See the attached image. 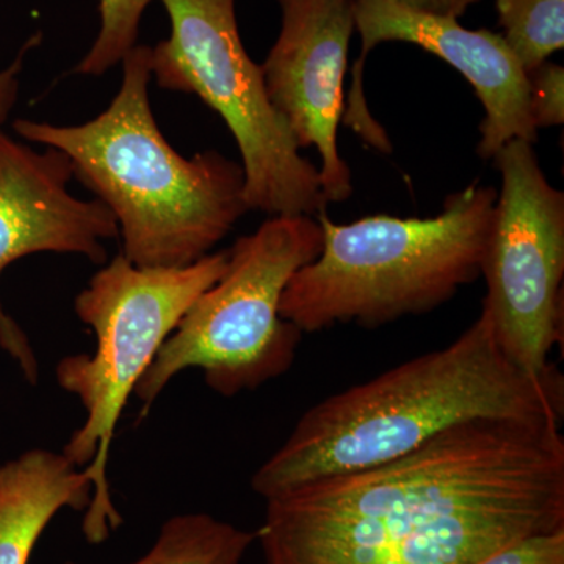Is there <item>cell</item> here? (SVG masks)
Segmentation results:
<instances>
[{
  "label": "cell",
  "instance_id": "4fadbf2b",
  "mask_svg": "<svg viewBox=\"0 0 564 564\" xmlns=\"http://www.w3.org/2000/svg\"><path fill=\"white\" fill-rule=\"evenodd\" d=\"M256 540L258 533L212 514H174L163 522L150 551L128 564H242Z\"/></svg>",
  "mask_w": 564,
  "mask_h": 564
},
{
  "label": "cell",
  "instance_id": "8992f818",
  "mask_svg": "<svg viewBox=\"0 0 564 564\" xmlns=\"http://www.w3.org/2000/svg\"><path fill=\"white\" fill-rule=\"evenodd\" d=\"M322 243L321 223L310 215H274L239 237L220 280L195 300L137 384L140 419L187 369L202 370L223 397L256 391L288 372L303 333L281 317L282 293Z\"/></svg>",
  "mask_w": 564,
  "mask_h": 564
},
{
  "label": "cell",
  "instance_id": "7a4b0ae2",
  "mask_svg": "<svg viewBox=\"0 0 564 564\" xmlns=\"http://www.w3.org/2000/svg\"><path fill=\"white\" fill-rule=\"evenodd\" d=\"M563 415L558 367L543 377L519 369L505 355L484 310L447 347L310 408L252 475L251 488L269 500L318 478L400 458L463 423H562Z\"/></svg>",
  "mask_w": 564,
  "mask_h": 564
},
{
  "label": "cell",
  "instance_id": "5b68a950",
  "mask_svg": "<svg viewBox=\"0 0 564 564\" xmlns=\"http://www.w3.org/2000/svg\"><path fill=\"white\" fill-rule=\"evenodd\" d=\"M226 263L228 251H220L187 267L143 269L121 252L104 263L74 300L77 317L95 333L96 350L65 356L55 377L87 414L62 454L91 481L82 521L90 544L109 540L122 524L107 466L129 397L195 300L220 280Z\"/></svg>",
  "mask_w": 564,
  "mask_h": 564
},
{
  "label": "cell",
  "instance_id": "ba28073f",
  "mask_svg": "<svg viewBox=\"0 0 564 564\" xmlns=\"http://www.w3.org/2000/svg\"><path fill=\"white\" fill-rule=\"evenodd\" d=\"M502 177L481 276L484 310L505 355L533 377L563 339L564 195L533 143L511 140L492 158Z\"/></svg>",
  "mask_w": 564,
  "mask_h": 564
},
{
  "label": "cell",
  "instance_id": "ac0fdd59",
  "mask_svg": "<svg viewBox=\"0 0 564 564\" xmlns=\"http://www.w3.org/2000/svg\"><path fill=\"white\" fill-rule=\"evenodd\" d=\"M41 40H43V35L40 32L32 35L22 44L17 57L6 68L0 69V129L9 121L14 107L20 101L21 77L25 61L32 50L40 46Z\"/></svg>",
  "mask_w": 564,
  "mask_h": 564
},
{
  "label": "cell",
  "instance_id": "5bb4252c",
  "mask_svg": "<svg viewBox=\"0 0 564 564\" xmlns=\"http://www.w3.org/2000/svg\"><path fill=\"white\" fill-rule=\"evenodd\" d=\"M503 40L530 73L564 47V0H497Z\"/></svg>",
  "mask_w": 564,
  "mask_h": 564
},
{
  "label": "cell",
  "instance_id": "e0dca14e",
  "mask_svg": "<svg viewBox=\"0 0 564 564\" xmlns=\"http://www.w3.org/2000/svg\"><path fill=\"white\" fill-rule=\"evenodd\" d=\"M478 564H564V529L525 538Z\"/></svg>",
  "mask_w": 564,
  "mask_h": 564
},
{
  "label": "cell",
  "instance_id": "277c9868",
  "mask_svg": "<svg viewBox=\"0 0 564 564\" xmlns=\"http://www.w3.org/2000/svg\"><path fill=\"white\" fill-rule=\"evenodd\" d=\"M499 192L470 184L432 218L317 215L322 251L293 274L280 314L302 333L336 325L378 328L422 315L481 276Z\"/></svg>",
  "mask_w": 564,
  "mask_h": 564
},
{
  "label": "cell",
  "instance_id": "2e32d148",
  "mask_svg": "<svg viewBox=\"0 0 564 564\" xmlns=\"http://www.w3.org/2000/svg\"><path fill=\"white\" fill-rule=\"evenodd\" d=\"M529 106L534 128H556L564 124V69L545 62L530 73Z\"/></svg>",
  "mask_w": 564,
  "mask_h": 564
},
{
  "label": "cell",
  "instance_id": "7c38bea8",
  "mask_svg": "<svg viewBox=\"0 0 564 564\" xmlns=\"http://www.w3.org/2000/svg\"><path fill=\"white\" fill-rule=\"evenodd\" d=\"M91 481L62 452L31 448L0 464V564H29L63 508L87 510Z\"/></svg>",
  "mask_w": 564,
  "mask_h": 564
},
{
  "label": "cell",
  "instance_id": "d6986e66",
  "mask_svg": "<svg viewBox=\"0 0 564 564\" xmlns=\"http://www.w3.org/2000/svg\"><path fill=\"white\" fill-rule=\"evenodd\" d=\"M410 9L423 13L441 14V17L459 18L478 0H395Z\"/></svg>",
  "mask_w": 564,
  "mask_h": 564
},
{
  "label": "cell",
  "instance_id": "52a82bcc",
  "mask_svg": "<svg viewBox=\"0 0 564 564\" xmlns=\"http://www.w3.org/2000/svg\"><path fill=\"white\" fill-rule=\"evenodd\" d=\"M169 39L151 46V73L162 90L195 95L236 140L248 209L274 215L326 210L318 166L307 161L267 96L261 65L247 50L237 0H159Z\"/></svg>",
  "mask_w": 564,
  "mask_h": 564
},
{
  "label": "cell",
  "instance_id": "9c48e42d",
  "mask_svg": "<svg viewBox=\"0 0 564 564\" xmlns=\"http://www.w3.org/2000/svg\"><path fill=\"white\" fill-rule=\"evenodd\" d=\"M355 29L361 36V55L352 66L350 90L345 95L343 122L373 150L389 154L392 143L367 104L364 63L381 43L402 41L443 58L473 85L485 117L477 152L491 161L511 140H538L529 106V79L521 63L499 33L463 28L458 18L423 13L395 0H352Z\"/></svg>",
  "mask_w": 564,
  "mask_h": 564
},
{
  "label": "cell",
  "instance_id": "3957f363",
  "mask_svg": "<svg viewBox=\"0 0 564 564\" xmlns=\"http://www.w3.org/2000/svg\"><path fill=\"white\" fill-rule=\"evenodd\" d=\"M120 90L82 124L13 122L29 143L68 158L74 177L117 220L122 254L143 269L192 265L250 212L242 165L209 150L184 158L163 135L150 101L151 46L121 63Z\"/></svg>",
  "mask_w": 564,
  "mask_h": 564
},
{
  "label": "cell",
  "instance_id": "6da1fadb",
  "mask_svg": "<svg viewBox=\"0 0 564 564\" xmlns=\"http://www.w3.org/2000/svg\"><path fill=\"white\" fill-rule=\"evenodd\" d=\"M265 503L263 564H478L564 529L562 423H463Z\"/></svg>",
  "mask_w": 564,
  "mask_h": 564
},
{
  "label": "cell",
  "instance_id": "30bf717a",
  "mask_svg": "<svg viewBox=\"0 0 564 564\" xmlns=\"http://www.w3.org/2000/svg\"><path fill=\"white\" fill-rule=\"evenodd\" d=\"M33 150L0 129V276L14 262L40 254L82 256L107 262V240L120 236L117 220L98 199L69 192L73 166L54 148ZM0 348L35 386L40 364L31 339L0 300Z\"/></svg>",
  "mask_w": 564,
  "mask_h": 564
},
{
  "label": "cell",
  "instance_id": "9a60e30c",
  "mask_svg": "<svg viewBox=\"0 0 564 564\" xmlns=\"http://www.w3.org/2000/svg\"><path fill=\"white\" fill-rule=\"evenodd\" d=\"M152 0H99V31L77 63L79 76H106L139 44L140 25Z\"/></svg>",
  "mask_w": 564,
  "mask_h": 564
},
{
  "label": "cell",
  "instance_id": "8fae6325",
  "mask_svg": "<svg viewBox=\"0 0 564 564\" xmlns=\"http://www.w3.org/2000/svg\"><path fill=\"white\" fill-rule=\"evenodd\" d=\"M281 28L262 63L267 96L300 151L321 155L323 198L344 203L351 172L339 154L337 129L345 110V74L355 29L352 0H276Z\"/></svg>",
  "mask_w": 564,
  "mask_h": 564
}]
</instances>
